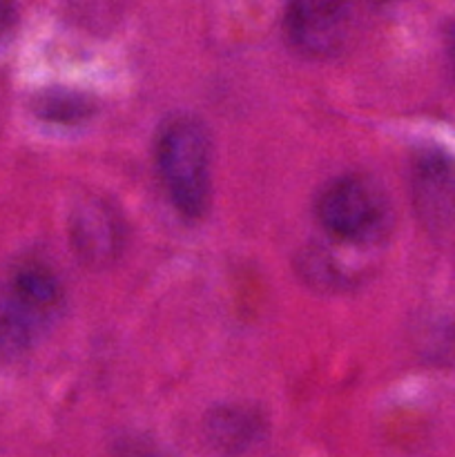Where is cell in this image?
<instances>
[{
  "label": "cell",
  "instance_id": "cell-1",
  "mask_svg": "<svg viewBox=\"0 0 455 457\" xmlns=\"http://www.w3.org/2000/svg\"><path fill=\"white\" fill-rule=\"evenodd\" d=\"M61 281L49 268L29 263L0 281V357L29 351L61 317Z\"/></svg>",
  "mask_w": 455,
  "mask_h": 457
},
{
  "label": "cell",
  "instance_id": "cell-2",
  "mask_svg": "<svg viewBox=\"0 0 455 457\" xmlns=\"http://www.w3.org/2000/svg\"><path fill=\"white\" fill-rule=\"evenodd\" d=\"M210 137L194 119H177L161 132L156 165L172 204L186 217H201L212 192Z\"/></svg>",
  "mask_w": 455,
  "mask_h": 457
},
{
  "label": "cell",
  "instance_id": "cell-3",
  "mask_svg": "<svg viewBox=\"0 0 455 457\" xmlns=\"http://www.w3.org/2000/svg\"><path fill=\"white\" fill-rule=\"evenodd\" d=\"M317 217L339 239L368 241L386 228L388 204L370 179L343 177L321 192Z\"/></svg>",
  "mask_w": 455,
  "mask_h": 457
},
{
  "label": "cell",
  "instance_id": "cell-4",
  "mask_svg": "<svg viewBox=\"0 0 455 457\" xmlns=\"http://www.w3.org/2000/svg\"><path fill=\"white\" fill-rule=\"evenodd\" d=\"M415 204L428 230L446 245H455V161L428 152L413 170Z\"/></svg>",
  "mask_w": 455,
  "mask_h": 457
},
{
  "label": "cell",
  "instance_id": "cell-5",
  "mask_svg": "<svg viewBox=\"0 0 455 457\" xmlns=\"http://www.w3.org/2000/svg\"><path fill=\"white\" fill-rule=\"evenodd\" d=\"M351 7L330 0L294 3L285 16L290 38L297 43V47L315 56L339 52L351 36Z\"/></svg>",
  "mask_w": 455,
  "mask_h": 457
},
{
  "label": "cell",
  "instance_id": "cell-6",
  "mask_svg": "<svg viewBox=\"0 0 455 457\" xmlns=\"http://www.w3.org/2000/svg\"><path fill=\"white\" fill-rule=\"evenodd\" d=\"M120 228L114 214L105 205H85L76 214L74 241L79 253L87 262L101 263L116 253L120 241Z\"/></svg>",
  "mask_w": 455,
  "mask_h": 457
},
{
  "label": "cell",
  "instance_id": "cell-7",
  "mask_svg": "<svg viewBox=\"0 0 455 457\" xmlns=\"http://www.w3.org/2000/svg\"><path fill=\"white\" fill-rule=\"evenodd\" d=\"M254 431H257V427L250 420V415L241 413V411H228V413L217 415L212 422V436L228 446L244 445Z\"/></svg>",
  "mask_w": 455,
  "mask_h": 457
},
{
  "label": "cell",
  "instance_id": "cell-8",
  "mask_svg": "<svg viewBox=\"0 0 455 457\" xmlns=\"http://www.w3.org/2000/svg\"><path fill=\"white\" fill-rule=\"evenodd\" d=\"M38 107L47 119L58 120H74L87 112V105H85L83 98L71 96V94H52V96L47 94Z\"/></svg>",
  "mask_w": 455,
  "mask_h": 457
},
{
  "label": "cell",
  "instance_id": "cell-9",
  "mask_svg": "<svg viewBox=\"0 0 455 457\" xmlns=\"http://www.w3.org/2000/svg\"><path fill=\"white\" fill-rule=\"evenodd\" d=\"M13 21H16V12H13L12 4L0 3V34H4L13 25Z\"/></svg>",
  "mask_w": 455,
  "mask_h": 457
},
{
  "label": "cell",
  "instance_id": "cell-10",
  "mask_svg": "<svg viewBox=\"0 0 455 457\" xmlns=\"http://www.w3.org/2000/svg\"><path fill=\"white\" fill-rule=\"evenodd\" d=\"M449 49H451V58H453V62H455V22L449 31Z\"/></svg>",
  "mask_w": 455,
  "mask_h": 457
},
{
  "label": "cell",
  "instance_id": "cell-11",
  "mask_svg": "<svg viewBox=\"0 0 455 457\" xmlns=\"http://www.w3.org/2000/svg\"><path fill=\"white\" fill-rule=\"evenodd\" d=\"M136 457H156V455H136Z\"/></svg>",
  "mask_w": 455,
  "mask_h": 457
}]
</instances>
